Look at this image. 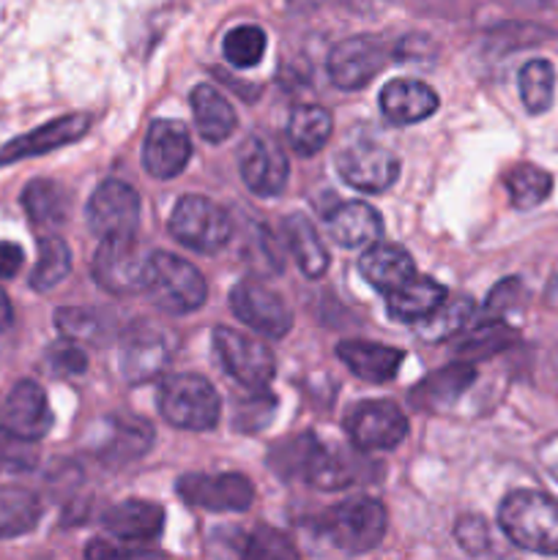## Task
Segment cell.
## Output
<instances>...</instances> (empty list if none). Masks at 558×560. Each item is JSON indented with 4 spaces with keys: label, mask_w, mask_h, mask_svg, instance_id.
<instances>
[{
    "label": "cell",
    "mask_w": 558,
    "mask_h": 560,
    "mask_svg": "<svg viewBox=\"0 0 558 560\" xmlns=\"http://www.w3.org/2000/svg\"><path fill=\"white\" fill-rule=\"evenodd\" d=\"M498 525L512 545L536 556H558V503L534 490L512 492L498 506Z\"/></svg>",
    "instance_id": "1"
},
{
    "label": "cell",
    "mask_w": 558,
    "mask_h": 560,
    "mask_svg": "<svg viewBox=\"0 0 558 560\" xmlns=\"http://www.w3.org/2000/svg\"><path fill=\"white\" fill-rule=\"evenodd\" d=\"M388 528V514L375 498H348L317 517V530L337 550L359 556L375 550Z\"/></svg>",
    "instance_id": "2"
},
{
    "label": "cell",
    "mask_w": 558,
    "mask_h": 560,
    "mask_svg": "<svg viewBox=\"0 0 558 560\" xmlns=\"http://www.w3.org/2000/svg\"><path fill=\"white\" fill-rule=\"evenodd\" d=\"M146 293L164 315H189L206 304L208 284L189 260L170 252H153L148 260Z\"/></svg>",
    "instance_id": "3"
},
{
    "label": "cell",
    "mask_w": 558,
    "mask_h": 560,
    "mask_svg": "<svg viewBox=\"0 0 558 560\" xmlns=\"http://www.w3.org/2000/svg\"><path fill=\"white\" fill-rule=\"evenodd\" d=\"M159 413L178 430L208 432L219 424L222 399L206 377L181 372L159 386Z\"/></svg>",
    "instance_id": "4"
},
{
    "label": "cell",
    "mask_w": 558,
    "mask_h": 560,
    "mask_svg": "<svg viewBox=\"0 0 558 560\" xmlns=\"http://www.w3.org/2000/svg\"><path fill=\"white\" fill-rule=\"evenodd\" d=\"M170 233L186 249L200 255H213L222 249L233 235V219L222 206L202 195H186L175 202L167 222Z\"/></svg>",
    "instance_id": "5"
},
{
    "label": "cell",
    "mask_w": 558,
    "mask_h": 560,
    "mask_svg": "<svg viewBox=\"0 0 558 560\" xmlns=\"http://www.w3.org/2000/svg\"><path fill=\"white\" fill-rule=\"evenodd\" d=\"M148 260L151 255L140 249L135 235L126 238H102L93 257V279L113 295H131L146 290Z\"/></svg>",
    "instance_id": "6"
},
{
    "label": "cell",
    "mask_w": 558,
    "mask_h": 560,
    "mask_svg": "<svg viewBox=\"0 0 558 560\" xmlns=\"http://www.w3.org/2000/svg\"><path fill=\"white\" fill-rule=\"evenodd\" d=\"M213 350H217L224 370L252 392L266 388L277 372V359H274L271 348L263 345L260 339L235 331V328L219 326L213 331Z\"/></svg>",
    "instance_id": "7"
},
{
    "label": "cell",
    "mask_w": 558,
    "mask_h": 560,
    "mask_svg": "<svg viewBox=\"0 0 558 560\" xmlns=\"http://www.w3.org/2000/svg\"><path fill=\"white\" fill-rule=\"evenodd\" d=\"M230 310L260 337L282 339L293 328V312L282 295L255 279H244L230 290Z\"/></svg>",
    "instance_id": "8"
},
{
    "label": "cell",
    "mask_w": 558,
    "mask_h": 560,
    "mask_svg": "<svg viewBox=\"0 0 558 560\" xmlns=\"http://www.w3.org/2000/svg\"><path fill=\"white\" fill-rule=\"evenodd\" d=\"M345 430L361 452H392L408 435V419L394 402L370 399L345 416Z\"/></svg>",
    "instance_id": "9"
},
{
    "label": "cell",
    "mask_w": 558,
    "mask_h": 560,
    "mask_svg": "<svg viewBox=\"0 0 558 560\" xmlns=\"http://www.w3.org/2000/svg\"><path fill=\"white\" fill-rule=\"evenodd\" d=\"M140 224V195L124 180H104L88 200V228L98 238H126Z\"/></svg>",
    "instance_id": "10"
},
{
    "label": "cell",
    "mask_w": 558,
    "mask_h": 560,
    "mask_svg": "<svg viewBox=\"0 0 558 560\" xmlns=\"http://www.w3.org/2000/svg\"><path fill=\"white\" fill-rule=\"evenodd\" d=\"M178 495L206 512H246L255 503V487L244 474H186L178 479Z\"/></svg>",
    "instance_id": "11"
},
{
    "label": "cell",
    "mask_w": 558,
    "mask_h": 560,
    "mask_svg": "<svg viewBox=\"0 0 558 560\" xmlns=\"http://www.w3.org/2000/svg\"><path fill=\"white\" fill-rule=\"evenodd\" d=\"M388 47L375 36H353L328 52V77L342 91H359L386 66Z\"/></svg>",
    "instance_id": "12"
},
{
    "label": "cell",
    "mask_w": 558,
    "mask_h": 560,
    "mask_svg": "<svg viewBox=\"0 0 558 560\" xmlns=\"http://www.w3.org/2000/svg\"><path fill=\"white\" fill-rule=\"evenodd\" d=\"M337 170L359 191H386L399 178V159L377 142H353L337 156Z\"/></svg>",
    "instance_id": "13"
},
{
    "label": "cell",
    "mask_w": 558,
    "mask_h": 560,
    "mask_svg": "<svg viewBox=\"0 0 558 560\" xmlns=\"http://www.w3.org/2000/svg\"><path fill=\"white\" fill-rule=\"evenodd\" d=\"M241 178L257 197H277L288 186L290 164L282 148L263 135H252L239 153Z\"/></svg>",
    "instance_id": "14"
},
{
    "label": "cell",
    "mask_w": 558,
    "mask_h": 560,
    "mask_svg": "<svg viewBox=\"0 0 558 560\" xmlns=\"http://www.w3.org/2000/svg\"><path fill=\"white\" fill-rule=\"evenodd\" d=\"M191 159L189 131L178 120H153L142 145V167L159 180H170L184 173Z\"/></svg>",
    "instance_id": "15"
},
{
    "label": "cell",
    "mask_w": 558,
    "mask_h": 560,
    "mask_svg": "<svg viewBox=\"0 0 558 560\" xmlns=\"http://www.w3.org/2000/svg\"><path fill=\"white\" fill-rule=\"evenodd\" d=\"M0 427L25 441H42L53 430V410L38 383L20 381L0 408Z\"/></svg>",
    "instance_id": "16"
},
{
    "label": "cell",
    "mask_w": 558,
    "mask_h": 560,
    "mask_svg": "<svg viewBox=\"0 0 558 560\" xmlns=\"http://www.w3.org/2000/svg\"><path fill=\"white\" fill-rule=\"evenodd\" d=\"M88 129H91V118H88V115H63V118L49 120V124L38 126V129L5 142V145L0 148V167L22 162V159L58 151V148L63 145H71V142L82 140V137L88 135Z\"/></svg>",
    "instance_id": "17"
},
{
    "label": "cell",
    "mask_w": 558,
    "mask_h": 560,
    "mask_svg": "<svg viewBox=\"0 0 558 560\" xmlns=\"http://www.w3.org/2000/svg\"><path fill=\"white\" fill-rule=\"evenodd\" d=\"M167 339L148 326H135L120 345V370L129 383L153 381L167 366Z\"/></svg>",
    "instance_id": "18"
},
{
    "label": "cell",
    "mask_w": 558,
    "mask_h": 560,
    "mask_svg": "<svg viewBox=\"0 0 558 560\" xmlns=\"http://www.w3.org/2000/svg\"><path fill=\"white\" fill-rule=\"evenodd\" d=\"M104 530L120 545H148L164 530V509L151 501H124L104 514Z\"/></svg>",
    "instance_id": "19"
},
{
    "label": "cell",
    "mask_w": 558,
    "mask_h": 560,
    "mask_svg": "<svg viewBox=\"0 0 558 560\" xmlns=\"http://www.w3.org/2000/svg\"><path fill=\"white\" fill-rule=\"evenodd\" d=\"M476 381V366L470 364H449L443 370L427 375L414 392L408 394L410 405L425 413H435V410H446L474 386Z\"/></svg>",
    "instance_id": "20"
},
{
    "label": "cell",
    "mask_w": 558,
    "mask_h": 560,
    "mask_svg": "<svg viewBox=\"0 0 558 560\" xmlns=\"http://www.w3.org/2000/svg\"><path fill=\"white\" fill-rule=\"evenodd\" d=\"M435 109L438 93L419 80H392L381 91V113L394 126L419 124Z\"/></svg>",
    "instance_id": "21"
},
{
    "label": "cell",
    "mask_w": 558,
    "mask_h": 560,
    "mask_svg": "<svg viewBox=\"0 0 558 560\" xmlns=\"http://www.w3.org/2000/svg\"><path fill=\"white\" fill-rule=\"evenodd\" d=\"M337 355L342 359V364L359 377V381H367V383L394 381L405 359L403 350L388 348V345H377V342H361V339L339 342Z\"/></svg>",
    "instance_id": "22"
},
{
    "label": "cell",
    "mask_w": 558,
    "mask_h": 560,
    "mask_svg": "<svg viewBox=\"0 0 558 560\" xmlns=\"http://www.w3.org/2000/svg\"><path fill=\"white\" fill-rule=\"evenodd\" d=\"M359 271L377 293H392L416 277L414 257L399 244H372L361 255Z\"/></svg>",
    "instance_id": "23"
},
{
    "label": "cell",
    "mask_w": 558,
    "mask_h": 560,
    "mask_svg": "<svg viewBox=\"0 0 558 560\" xmlns=\"http://www.w3.org/2000/svg\"><path fill=\"white\" fill-rule=\"evenodd\" d=\"M326 228L339 246L359 249V246H370L381 238L383 217L367 202L353 200L328 213Z\"/></svg>",
    "instance_id": "24"
},
{
    "label": "cell",
    "mask_w": 558,
    "mask_h": 560,
    "mask_svg": "<svg viewBox=\"0 0 558 560\" xmlns=\"http://www.w3.org/2000/svg\"><path fill=\"white\" fill-rule=\"evenodd\" d=\"M446 301V288L432 277H414L403 288L392 290L386 299V312L399 323H419Z\"/></svg>",
    "instance_id": "25"
},
{
    "label": "cell",
    "mask_w": 558,
    "mask_h": 560,
    "mask_svg": "<svg viewBox=\"0 0 558 560\" xmlns=\"http://www.w3.org/2000/svg\"><path fill=\"white\" fill-rule=\"evenodd\" d=\"M191 113H195V126L200 131L202 140L208 142H224L239 126V118H235V109L222 93L213 85H197L189 96Z\"/></svg>",
    "instance_id": "26"
},
{
    "label": "cell",
    "mask_w": 558,
    "mask_h": 560,
    "mask_svg": "<svg viewBox=\"0 0 558 560\" xmlns=\"http://www.w3.org/2000/svg\"><path fill=\"white\" fill-rule=\"evenodd\" d=\"M284 238H288L290 252H293L295 262H299L301 273L306 279H321L328 271V252L323 246L321 235H317L315 224L304 217V213H293L284 219Z\"/></svg>",
    "instance_id": "27"
},
{
    "label": "cell",
    "mask_w": 558,
    "mask_h": 560,
    "mask_svg": "<svg viewBox=\"0 0 558 560\" xmlns=\"http://www.w3.org/2000/svg\"><path fill=\"white\" fill-rule=\"evenodd\" d=\"M22 208L36 228L53 230L69 217V195L60 184L47 178L31 180L22 191Z\"/></svg>",
    "instance_id": "28"
},
{
    "label": "cell",
    "mask_w": 558,
    "mask_h": 560,
    "mask_svg": "<svg viewBox=\"0 0 558 560\" xmlns=\"http://www.w3.org/2000/svg\"><path fill=\"white\" fill-rule=\"evenodd\" d=\"M334 120L332 113L317 104H301L293 109L288 124V140L295 148V153L301 156H315L317 151H323L328 140H332Z\"/></svg>",
    "instance_id": "29"
},
{
    "label": "cell",
    "mask_w": 558,
    "mask_h": 560,
    "mask_svg": "<svg viewBox=\"0 0 558 560\" xmlns=\"http://www.w3.org/2000/svg\"><path fill=\"white\" fill-rule=\"evenodd\" d=\"M42 520V503L33 492L20 487L0 490V539H16L31 534Z\"/></svg>",
    "instance_id": "30"
},
{
    "label": "cell",
    "mask_w": 558,
    "mask_h": 560,
    "mask_svg": "<svg viewBox=\"0 0 558 560\" xmlns=\"http://www.w3.org/2000/svg\"><path fill=\"white\" fill-rule=\"evenodd\" d=\"M71 271V249L60 235H42L38 238V260L31 273V288L38 293L58 288Z\"/></svg>",
    "instance_id": "31"
},
{
    "label": "cell",
    "mask_w": 558,
    "mask_h": 560,
    "mask_svg": "<svg viewBox=\"0 0 558 560\" xmlns=\"http://www.w3.org/2000/svg\"><path fill=\"white\" fill-rule=\"evenodd\" d=\"M476 315V304L468 295H457L452 301H443L432 315H427L425 320H419V337L427 342H443V339H452L454 334L463 331Z\"/></svg>",
    "instance_id": "32"
},
{
    "label": "cell",
    "mask_w": 558,
    "mask_h": 560,
    "mask_svg": "<svg viewBox=\"0 0 558 560\" xmlns=\"http://www.w3.org/2000/svg\"><path fill=\"white\" fill-rule=\"evenodd\" d=\"M507 191L518 211H531L550 197L553 175L547 170L534 167V164H518L507 175Z\"/></svg>",
    "instance_id": "33"
},
{
    "label": "cell",
    "mask_w": 558,
    "mask_h": 560,
    "mask_svg": "<svg viewBox=\"0 0 558 560\" xmlns=\"http://www.w3.org/2000/svg\"><path fill=\"white\" fill-rule=\"evenodd\" d=\"M153 432L151 427L135 419L113 421V441L102 446V459L107 463H129V459L142 457L151 448Z\"/></svg>",
    "instance_id": "34"
},
{
    "label": "cell",
    "mask_w": 558,
    "mask_h": 560,
    "mask_svg": "<svg viewBox=\"0 0 558 560\" xmlns=\"http://www.w3.org/2000/svg\"><path fill=\"white\" fill-rule=\"evenodd\" d=\"M556 93V71L547 60H528L520 69V98L531 115L545 113Z\"/></svg>",
    "instance_id": "35"
},
{
    "label": "cell",
    "mask_w": 558,
    "mask_h": 560,
    "mask_svg": "<svg viewBox=\"0 0 558 560\" xmlns=\"http://www.w3.org/2000/svg\"><path fill=\"white\" fill-rule=\"evenodd\" d=\"M266 31L257 25H239L224 36L222 52L235 69H252L263 60L266 55Z\"/></svg>",
    "instance_id": "36"
},
{
    "label": "cell",
    "mask_w": 558,
    "mask_h": 560,
    "mask_svg": "<svg viewBox=\"0 0 558 560\" xmlns=\"http://www.w3.org/2000/svg\"><path fill=\"white\" fill-rule=\"evenodd\" d=\"M36 465V441H25V438L0 427V474H27Z\"/></svg>",
    "instance_id": "37"
},
{
    "label": "cell",
    "mask_w": 558,
    "mask_h": 560,
    "mask_svg": "<svg viewBox=\"0 0 558 560\" xmlns=\"http://www.w3.org/2000/svg\"><path fill=\"white\" fill-rule=\"evenodd\" d=\"M244 260L255 268L257 273H279L282 271V257H279L277 244L268 235L266 228H252L244 244Z\"/></svg>",
    "instance_id": "38"
},
{
    "label": "cell",
    "mask_w": 558,
    "mask_h": 560,
    "mask_svg": "<svg viewBox=\"0 0 558 560\" xmlns=\"http://www.w3.org/2000/svg\"><path fill=\"white\" fill-rule=\"evenodd\" d=\"M55 326H58V331L63 334L66 339H74V342H93V339H98L102 320H98V315H93L91 310L66 306V310L55 312Z\"/></svg>",
    "instance_id": "39"
},
{
    "label": "cell",
    "mask_w": 558,
    "mask_h": 560,
    "mask_svg": "<svg viewBox=\"0 0 558 560\" xmlns=\"http://www.w3.org/2000/svg\"><path fill=\"white\" fill-rule=\"evenodd\" d=\"M47 366L53 375H60V377L85 375L88 355L74 339L63 337V342H55L53 348L47 350Z\"/></svg>",
    "instance_id": "40"
},
{
    "label": "cell",
    "mask_w": 558,
    "mask_h": 560,
    "mask_svg": "<svg viewBox=\"0 0 558 560\" xmlns=\"http://www.w3.org/2000/svg\"><path fill=\"white\" fill-rule=\"evenodd\" d=\"M244 556L246 558H268V560H279V558H295V547L290 545V539H284L282 534L271 528H257L255 534L246 539L244 545Z\"/></svg>",
    "instance_id": "41"
},
{
    "label": "cell",
    "mask_w": 558,
    "mask_h": 560,
    "mask_svg": "<svg viewBox=\"0 0 558 560\" xmlns=\"http://www.w3.org/2000/svg\"><path fill=\"white\" fill-rule=\"evenodd\" d=\"M454 539L470 556H481L490 547V530H487L485 520L474 517V514H465L454 523Z\"/></svg>",
    "instance_id": "42"
},
{
    "label": "cell",
    "mask_w": 558,
    "mask_h": 560,
    "mask_svg": "<svg viewBox=\"0 0 558 560\" xmlns=\"http://www.w3.org/2000/svg\"><path fill=\"white\" fill-rule=\"evenodd\" d=\"M520 299H523V282L514 277L503 279L498 288H492L490 299H487V306H485L487 317H492V320H496V317L507 315L509 310H514V306L520 304Z\"/></svg>",
    "instance_id": "43"
},
{
    "label": "cell",
    "mask_w": 558,
    "mask_h": 560,
    "mask_svg": "<svg viewBox=\"0 0 558 560\" xmlns=\"http://www.w3.org/2000/svg\"><path fill=\"white\" fill-rule=\"evenodd\" d=\"M22 262H25V255H22L20 246L11 244V241H0V279L16 277Z\"/></svg>",
    "instance_id": "44"
},
{
    "label": "cell",
    "mask_w": 558,
    "mask_h": 560,
    "mask_svg": "<svg viewBox=\"0 0 558 560\" xmlns=\"http://www.w3.org/2000/svg\"><path fill=\"white\" fill-rule=\"evenodd\" d=\"M539 459H542V463H545V468L550 470L553 479L558 481V438H550V441H547L545 446H542Z\"/></svg>",
    "instance_id": "45"
},
{
    "label": "cell",
    "mask_w": 558,
    "mask_h": 560,
    "mask_svg": "<svg viewBox=\"0 0 558 560\" xmlns=\"http://www.w3.org/2000/svg\"><path fill=\"white\" fill-rule=\"evenodd\" d=\"M11 320H14V310H11V301L5 295V290L0 288V334L11 326Z\"/></svg>",
    "instance_id": "46"
},
{
    "label": "cell",
    "mask_w": 558,
    "mask_h": 560,
    "mask_svg": "<svg viewBox=\"0 0 558 560\" xmlns=\"http://www.w3.org/2000/svg\"><path fill=\"white\" fill-rule=\"evenodd\" d=\"M317 5H323V0H288V9L293 11V14H310Z\"/></svg>",
    "instance_id": "47"
},
{
    "label": "cell",
    "mask_w": 558,
    "mask_h": 560,
    "mask_svg": "<svg viewBox=\"0 0 558 560\" xmlns=\"http://www.w3.org/2000/svg\"><path fill=\"white\" fill-rule=\"evenodd\" d=\"M547 301H550L553 306H558V273H556V277H553L550 290H547Z\"/></svg>",
    "instance_id": "48"
}]
</instances>
